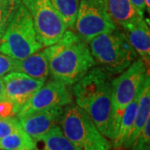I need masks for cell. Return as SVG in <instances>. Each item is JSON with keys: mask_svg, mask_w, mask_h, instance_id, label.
Segmentation results:
<instances>
[{"mask_svg": "<svg viewBox=\"0 0 150 150\" xmlns=\"http://www.w3.org/2000/svg\"><path fill=\"white\" fill-rule=\"evenodd\" d=\"M52 79L74 85L96 65L88 43L66 30L57 43L44 48Z\"/></svg>", "mask_w": 150, "mask_h": 150, "instance_id": "7a4b0ae2", "label": "cell"}, {"mask_svg": "<svg viewBox=\"0 0 150 150\" xmlns=\"http://www.w3.org/2000/svg\"><path fill=\"white\" fill-rule=\"evenodd\" d=\"M59 126L65 136L82 150H110L112 144L97 129L88 114L76 103L64 108Z\"/></svg>", "mask_w": 150, "mask_h": 150, "instance_id": "277c9868", "label": "cell"}, {"mask_svg": "<svg viewBox=\"0 0 150 150\" xmlns=\"http://www.w3.org/2000/svg\"><path fill=\"white\" fill-rule=\"evenodd\" d=\"M149 68L140 59H137L119 76L112 79V103L115 115V129L118 131L120 119L126 106L139 93ZM115 134V135H116Z\"/></svg>", "mask_w": 150, "mask_h": 150, "instance_id": "52a82bcc", "label": "cell"}, {"mask_svg": "<svg viewBox=\"0 0 150 150\" xmlns=\"http://www.w3.org/2000/svg\"><path fill=\"white\" fill-rule=\"evenodd\" d=\"M131 3L134 5V7L138 9L141 15L144 16L146 7H145L144 0H130Z\"/></svg>", "mask_w": 150, "mask_h": 150, "instance_id": "cb8c5ba5", "label": "cell"}, {"mask_svg": "<svg viewBox=\"0 0 150 150\" xmlns=\"http://www.w3.org/2000/svg\"><path fill=\"white\" fill-rule=\"evenodd\" d=\"M139 92L134 98V100L126 106L122 114L117 134L112 140V146L114 149H128L129 138L134 127Z\"/></svg>", "mask_w": 150, "mask_h": 150, "instance_id": "2e32d148", "label": "cell"}, {"mask_svg": "<svg viewBox=\"0 0 150 150\" xmlns=\"http://www.w3.org/2000/svg\"><path fill=\"white\" fill-rule=\"evenodd\" d=\"M19 149H36V141L23 129L0 139V150Z\"/></svg>", "mask_w": 150, "mask_h": 150, "instance_id": "ac0fdd59", "label": "cell"}, {"mask_svg": "<svg viewBox=\"0 0 150 150\" xmlns=\"http://www.w3.org/2000/svg\"><path fill=\"white\" fill-rule=\"evenodd\" d=\"M19 150H37V149H19Z\"/></svg>", "mask_w": 150, "mask_h": 150, "instance_id": "4316f807", "label": "cell"}, {"mask_svg": "<svg viewBox=\"0 0 150 150\" xmlns=\"http://www.w3.org/2000/svg\"><path fill=\"white\" fill-rule=\"evenodd\" d=\"M42 48V44L38 39L32 18L21 2L0 40V52L20 60Z\"/></svg>", "mask_w": 150, "mask_h": 150, "instance_id": "5b68a950", "label": "cell"}, {"mask_svg": "<svg viewBox=\"0 0 150 150\" xmlns=\"http://www.w3.org/2000/svg\"><path fill=\"white\" fill-rule=\"evenodd\" d=\"M73 94L68 85L62 82L52 79L44 83L31 98L17 112L20 118L32 113L54 107H65L73 103Z\"/></svg>", "mask_w": 150, "mask_h": 150, "instance_id": "9c48e42d", "label": "cell"}, {"mask_svg": "<svg viewBox=\"0 0 150 150\" xmlns=\"http://www.w3.org/2000/svg\"><path fill=\"white\" fill-rule=\"evenodd\" d=\"M4 88V101L13 105L15 115L25 103L45 83L25 74L13 71L3 77Z\"/></svg>", "mask_w": 150, "mask_h": 150, "instance_id": "30bf717a", "label": "cell"}, {"mask_svg": "<svg viewBox=\"0 0 150 150\" xmlns=\"http://www.w3.org/2000/svg\"><path fill=\"white\" fill-rule=\"evenodd\" d=\"M88 44L96 64L111 75L121 74L138 59L137 53L118 28L93 38Z\"/></svg>", "mask_w": 150, "mask_h": 150, "instance_id": "3957f363", "label": "cell"}, {"mask_svg": "<svg viewBox=\"0 0 150 150\" xmlns=\"http://www.w3.org/2000/svg\"><path fill=\"white\" fill-rule=\"evenodd\" d=\"M18 60L8 55L0 54V78H3L11 72L16 71Z\"/></svg>", "mask_w": 150, "mask_h": 150, "instance_id": "603a6c76", "label": "cell"}, {"mask_svg": "<svg viewBox=\"0 0 150 150\" xmlns=\"http://www.w3.org/2000/svg\"><path fill=\"white\" fill-rule=\"evenodd\" d=\"M132 150H150V118L140 131L139 134L131 146Z\"/></svg>", "mask_w": 150, "mask_h": 150, "instance_id": "44dd1931", "label": "cell"}, {"mask_svg": "<svg viewBox=\"0 0 150 150\" xmlns=\"http://www.w3.org/2000/svg\"><path fill=\"white\" fill-rule=\"evenodd\" d=\"M38 141L43 143V150H82L65 136L59 125L44 134Z\"/></svg>", "mask_w": 150, "mask_h": 150, "instance_id": "e0dca14e", "label": "cell"}, {"mask_svg": "<svg viewBox=\"0 0 150 150\" xmlns=\"http://www.w3.org/2000/svg\"><path fill=\"white\" fill-rule=\"evenodd\" d=\"M55 9L63 18L67 28H74L80 0H51Z\"/></svg>", "mask_w": 150, "mask_h": 150, "instance_id": "d6986e66", "label": "cell"}, {"mask_svg": "<svg viewBox=\"0 0 150 150\" xmlns=\"http://www.w3.org/2000/svg\"><path fill=\"white\" fill-rule=\"evenodd\" d=\"M16 71L25 74L34 79L45 82L49 74V67L44 49L38 50L24 59L18 60Z\"/></svg>", "mask_w": 150, "mask_h": 150, "instance_id": "4fadbf2b", "label": "cell"}, {"mask_svg": "<svg viewBox=\"0 0 150 150\" xmlns=\"http://www.w3.org/2000/svg\"><path fill=\"white\" fill-rule=\"evenodd\" d=\"M21 129H23L18 118L0 116V139Z\"/></svg>", "mask_w": 150, "mask_h": 150, "instance_id": "7402d4cb", "label": "cell"}, {"mask_svg": "<svg viewBox=\"0 0 150 150\" xmlns=\"http://www.w3.org/2000/svg\"><path fill=\"white\" fill-rule=\"evenodd\" d=\"M118 28L108 13L105 0H80L73 29L86 43Z\"/></svg>", "mask_w": 150, "mask_h": 150, "instance_id": "ba28073f", "label": "cell"}, {"mask_svg": "<svg viewBox=\"0 0 150 150\" xmlns=\"http://www.w3.org/2000/svg\"><path fill=\"white\" fill-rule=\"evenodd\" d=\"M149 20L142 18L121 28L135 52L149 68L150 29Z\"/></svg>", "mask_w": 150, "mask_h": 150, "instance_id": "7c38bea8", "label": "cell"}, {"mask_svg": "<svg viewBox=\"0 0 150 150\" xmlns=\"http://www.w3.org/2000/svg\"><path fill=\"white\" fill-rule=\"evenodd\" d=\"M4 101V88L3 78H0V103Z\"/></svg>", "mask_w": 150, "mask_h": 150, "instance_id": "d4e9b609", "label": "cell"}, {"mask_svg": "<svg viewBox=\"0 0 150 150\" xmlns=\"http://www.w3.org/2000/svg\"><path fill=\"white\" fill-rule=\"evenodd\" d=\"M21 0H0V40L10 24Z\"/></svg>", "mask_w": 150, "mask_h": 150, "instance_id": "ffe728a7", "label": "cell"}, {"mask_svg": "<svg viewBox=\"0 0 150 150\" xmlns=\"http://www.w3.org/2000/svg\"><path fill=\"white\" fill-rule=\"evenodd\" d=\"M150 118V77L148 74L140 88L139 97L138 101V107L134 119V127L129 140L128 149L131 148L134 140L139 134L140 131Z\"/></svg>", "mask_w": 150, "mask_h": 150, "instance_id": "5bb4252c", "label": "cell"}, {"mask_svg": "<svg viewBox=\"0 0 150 150\" xmlns=\"http://www.w3.org/2000/svg\"><path fill=\"white\" fill-rule=\"evenodd\" d=\"M64 107H54L43 109L18 118L22 129L38 142L44 134L59 125Z\"/></svg>", "mask_w": 150, "mask_h": 150, "instance_id": "8fae6325", "label": "cell"}, {"mask_svg": "<svg viewBox=\"0 0 150 150\" xmlns=\"http://www.w3.org/2000/svg\"><path fill=\"white\" fill-rule=\"evenodd\" d=\"M105 4L109 16L118 27L122 28L144 18L130 0H105Z\"/></svg>", "mask_w": 150, "mask_h": 150, "instance_id": "9a60e30c", "label": "cell"}, {"mask_svg": "<svg viewBox=\"0 0 150 150\" xmlns=\"http://www.w3.org/2000/svg\"><path fill=\"white\" fill-rule=\"evenodd\" d=\"M145 7H146V10L148 12V13L149 14L150 13V0H144Z\"/></svg>", "mask_w": 150, "mask_h": 150, "instance_id": "484cf974", "label": "cell"}, {"mask_svg": "<svg viewBox=\"0 0 150 150\" xmlns=\"http://www.w3.org/2000/svg\"><path fill=\"white\" fill-rule=\"evenodd\" d=\"M111 77L101 67L94 66L74 84L73 94L76 104L88 114L98 131L112 141L116 129Z\"/></svg>", "mask_w": 150, "mask_h": 150, "instance_id": "6da1fadb", "label": "cell"}, {"mask_svg": "<svg viewBox=\"0 0 150 150\" xmlns=\"http://www.w3.org/2000/svg\"><path fill=\"white\" fill-rule=\"evenodd\" d=\"M32 18L38 41L43 48L57 43L67 25L51 3V0H21Z\"/></svg>", "mask_w": 150, "mask_h": 150, "instance_id": "8992f818", "label": "cell"}]
</instances>
